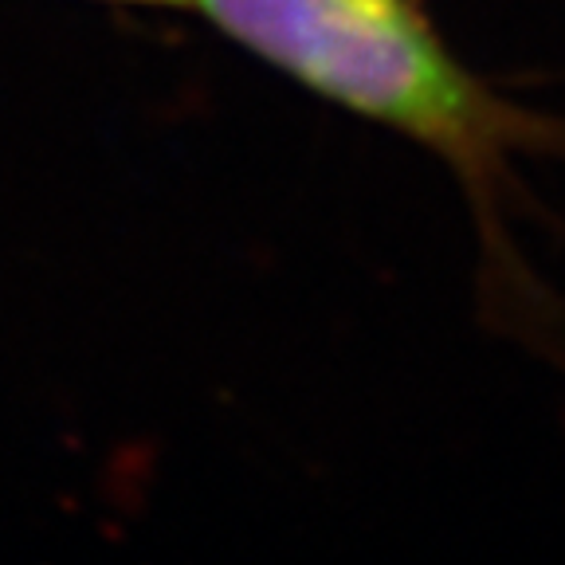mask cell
<instances>
[{
    "instance_id": "1",
    "label": "cell",
    "mask_w": 565,
    "mask_h": 565,
    "mask_svg": "<svg viewBox=\"0 0 565 565\" xmlns=\"http://www.w3.org/2000/svg\"><path fill=\"white\" fill-rule=\"evenodd\" d=\"M196 9L307 90L405 134L483 201L530 118L487 90L416 0H196Z\"/></svg>"
},
{
    "instance_id": "2",
    "label": "cell",
    "mask_w": 565,
    "mask_h": 565,
    "mask_svg": "<svg viewBox=\"0 0 565 565\" xmlns=\"http://www.w3.org/2000/svg\"><path fill=\"white\" fill-rule=\"evenodd\" d=\"M130 4H193L196 9V0H130Z\"/></svg>"
}]
</instances>
